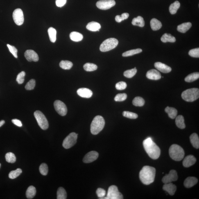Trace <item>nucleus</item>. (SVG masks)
Returning <instances> with one entry per match:
<instances>
[{
  "label": "nucleus",
  "instance_id": "nucleus-1",
  "mask_svg": "<svg viewBox=\"0 0 199 199\" xmlns=\"http://www.w3.org/2000/svg\"><path fill=\"white\" fill-rule=\"evenodd\" d=\"M143 146L147 153L151 159H157L160 155V150L151 138H148L143 142Z\"/></svg>",
  "mask_w": 199,
  "mask_h": 199
},
{
  "label": "nucleus",
  "instance_id": "nucleus-2",
  "mask_svg": "<svg viewBox=\"0 0 199 199\" xmlns=\"http://www.w3.org/2000/svg\"><path fill=\"white\" fill-rule=\"evenodd\" d=\"M156 170L155 168L150 166H145L140 171L139 178L144 184L148 185L155 180Z\"/></svg>",
  "mask_w": 199,
  "mask_h": 199
},
{
  "label": "nucleus",
  "instance_id": "nucleus-3",
  "mask_svg": "<svg viewBox=\"0 0 199 199\" xmlns=\"http://www.w3.org/2000/svg\"><path fill=\"white\" fill-rule=\"evenodd\" d=\"M105 122L104 118L100 116H96L93 120L90 125V131L94 135H97L103 130Z\"/></svg>",
  "mask_w": 199,
  "mask_h": 199
},
{
  "label": "nucleus",
  "instance_id": "nucleus-4",
  "mask_svg": "<svg viewBox=\"0 0 199 199\" xmlns=\"http://www.w3.org/2000/svg\"><path fill=\"white\" fill-rule=\"evenodd\" d=\"M169 153L170 157L176 161L182 160L184 157L185 152L183 149L179 145L173 144L170 147Z\"/></svg>",
  "mask_w": 199,
  "mask_h": 199
},
{
  "label": "nucleus",
  "instance_id": "nucleus-5",
  "mask_svg": "<svg viewBox=\"0 0 199 199\" xmlns=\"http://www.w3.org/2000/svg\"><path fill=\"white\" fill-rule=\"evenodd\" d=\"M182 97L186 101H194L199 98V90L196 88L186 90L182 93Z\"/></svg>",
  "mask_w": 199,
  "mask_h": 199
},
{
  "label": "nucleus",
  "instance_id": "nucleus-6",
  "mask_svg": "<svg viewBox=\"0 0 199 199\" xmlns=\"http://www.w3.org/2000/svg\"><path fill=\"white\" fill-rule=\"evenodd\" d=\"M118 41L115 38L105 39L100 45V50L103 52H107L115 48L117 46Z\"/></svg>",
  "mask_w": 199,
  "mask_h": 199
},
{
  "label": "nucleus",
  "instance_id": "nucleus-7",
  "mask_svg": "<svg viewBox=\"0 0 199 199\" xmlns=\"http://www.w3.org/2000/svg\"><path fill=\"white\" fill-rule=\"evenodd\" d=\"M36 120L39 127L43 130H46L49 127L47 119L42 113L39 111H36L34 113Z\"/></svg>",
  "mask_w": 199,
  "mask_h": 199
},
{
  "label": "nucleus",
  "instance_id": "nucleus-8",
  "mask_svg": "<svg viewBox=\"0 0 199 199\" xmlns=\"http://www.w3.org/2000/svg\"><path fill=\"white\" fill-rule=\"evenodd\" d=\"M122 199L123 196L122 193L118 191L116 186L112 185L109 187L107 196L102 199Z\"/></svg>",
  "mask_w": 199,
  "mask_h": 199
},
{
  "label": "nucleus",
  "instance_id": "nucleus-9",
  "mask_svg": "<svg viewBox=\"0 0 199 199\" xmlns=\"http://www.w3.org/2000/svg\"><path fill=\"white\" fill-rule=\"evenodd\" d=\"M78 134L72 132L64 139L62 143L63 146L66 149L70 148L76 144Z\"/></svg>",
  "mask_w": 199,
  "mask_h": 199
},
{
  "label": "nucleus",
  "instance_id": "nucleus-10",
  "mask_svg": "<svg viewBox=\"0 0 199 199\" xmlns=\"http://www.w3.org/2000/svg\"><path fill=\"white\" fill-rule=\"evenodd\" d=\"M114 0H100L96 3V6L98 9L106 10L112 8L116 5Z\"/></svg>",
  "mask_w": 199,
  "mask_h": 199
},
{
  "label": "nucleus",
  "instance_id": "nucleus-11",
  "mask_svg": "<svg viewBox=\"0 0 199 199\" xmlns=\"http://www.w3.org/2000/svg\"><path fill=\"white\" fill-rule=\"evenodd\" d=\"M13 18L15 23L18 26H21L24 21V17L23 12L20 9H17L14 11Z\"/></svg>",
  "mask_w": 199,
  "mask_h": 199
},
{
  "label": "nucleus",
  "instance_id": "nucleus-12",
  "mask_svg": "<svg viewBox=\"0 0 199 199\" xmlns=\"http://www.w3.org/2000/svg\"><path fill=\"white\" fill-rule=\"evenodd\" d=\"M54 106L55 110L60 115L64 116L67 114V107L65 104L60 100H56L54 103Z\"/></svg>",
  "mask_w": 199,
  "mask_h": 199
},
{
  "label": "nucleus",
  "instance_id": "nucleus-13",
  "mask_svg": "<svg viewBox=\"0 0 199 199\" xmlns=\"http://www.w3.org/2000/svg\"><path fill=\"white\" fill-rule=\"evenodd\" d=\"M178 178L177 171L175 170H170L168 174L166 175L163 177L162 181L164 184H167L177 181Z\"/></svg>",
  "mask_w": 199,
  "mask_h": 199
},
{
  "label": "nucleus",
  "instance_id": "nucleus-14",
  "mask_svg": "<svg viewBox=\"0 0 199 199\" xmlns=\"http://www.w3.org/2000/svg\"><path fill=\"white\" fill-rule=\"evenodd\" d=\"M24 56L26 60L29 62H37L39 60L38 55L33 50H27L25 52Z\"/></svg>",
  "mask_w": 199,
  "mask_h": 199
},
{
  "label": "nucleus",
  "instance_id": "nucleus-15",
  "mask_svg": "<svg viewBox=\"0 0 199 199\" xmlns=\"http://www.w3.org/2000/svg\"><path fill=\"white\" fill-rule=\"evenodd\" d=\"M98 152L94 151L90 152L86 154L83 159V162L86 164L94 162L98 158Z\"/></svg>",
  "mask_w": 199,
  "mask_h": 199
},
{
  "label": "nucleus",
  "instance_id": "nucleus-16",
  "mask_svg": "<svg viewBox=\"0 0 199 199\" xmlns=\"http://www.w3.org/2000/svg\"><path fill=\"white\" fill-rule=\"evenodd\" d=\"M146 76L149 79L158 80L161 79V75L160 72L157 70L152 69L147 72Z\"/></svg>",
  "mask_w": 199,
  "mask_h": 199
},
{
  "label": "nucleus",
  "instance_id": "nucleus-17",
  "mask_svg": "<svg viewBox=\"0 0 199 199\" xmlns=\"http://www.w3.org/2000/svg\"><path fill=\"white\" fill-rule=\"evenodd\" d=\"M77 94L82 98H90L93 95L92 91L86 88H81L77 91Z\"/></svg>",
  "mask_w": 199,
  "mask_h": 199
},
{
  "label": "nucleus",
  "instance_id": "nucleus-18",
  "mask_svg": "<svg viewBox=\"0 0 199 199\" xmlns=\"http://www.w3.org/2000/svg\"><path fill=\"white\" fill-rule=\"evenodd\" d=\"M154 66L158 70L164 73H169L171 71V68L169 66L160 62L155 63Z\"/></svg>",
  "mask_w": 199,
  "mask_h": 199
},
{
  "label": "nucleus",
  "instance_id": "nucleus-19",
  "mask_svg": "<svg viewBox=\"0 0 199 199\" xmlns=\"http://www.w3.org/2000/svg\"><path fill=\"white\" fill-rule=\"evenodd\" d=\"M197 159L194 156L190 155L187 156L183 161V165L185 168H189L196 163Z\"/></svg>",
  "mask_w": 199,
  "mask_h": 199
},
{
  "label": "nucleus",
  "instance_id": "nucleus-20",
  "mask_svg": "<svg viewBox=\"0 0 199 199\" xmlns=\"http://www.w3.org/2000/svg\"><path fill=\"white\" fill-rule=\"evenodd\" d=\"M163 189L165 191L167 192L170 195H173L177 190L176 186L171 182L164 184L163 186Z\"/></svg>",
  "mask_w": 199,
  "mask_h": 199
},
{
  "label": "nucleus",
  "instance_id": "nucleus-21",
  "mask_svg": "<svg viewBox=\"0 0 199 199\" xmlns=\"http://www.w3.org/2000/svg\"><path fill=\"white\" fill-rule=\"evenodd\" d=\"M198 182V179L196 177H187L184 181V184L186 188H190L196 184Z\"/></svg>",
  "mask_w": 199,
  "mask_h": 199
},
{
  "label": "nucleus",
  "instance_id": "nucleus-22",
  "mask_svg": "<svg viewBox=\"0 0 199 199\" xmlns=\"http://www.w3.org/2000/svg\"><path fill=\"white\" fill-rule=\"evenodd\" d=\"M101 28V25L99 23L95 21L89 23L87 26V29L91 31H99Z\"/></svg>",
  "mask_w": 199,
  "mask_h": 199
},
{
  "label": "nucleus",
  "instance_id": "nucleus-23",
  "mask_svg": "<svg viewBox=\"0 0 199 199\" xmlns=\"http://www.w3.org/2000/svg\"><path fill=\"white\" fill-rule=\"evenodd\" d=\"M192 24L190 22L184 23L179 25L177 30L182 33H185L191 27Z\"/></svg>",
  "mask_w": 199,
  "mask_h": 199
},
{
  "label": "nucleus",
  "instance_id": "nucleus-24",
  "mask_svg": "<svg viewBox=\"0 0 199 199\" xmlns=\"http://www.w3.org/2000/svg\"><path fill=\"white\" fill-rule=\"evenodd\" d=\"M150 26L153 31H157L160 29L162 27V23L157 19H152L150 22Z\"/></svg>",
  "mask_w": 199,
  "mask_h": 199
},
{
  "label": "nucleus",
  "instance_id": "nucleus-25",
  "mask_svg": "<svg viewBox=\"0 0 199 199\" xmlns=\"http://www.w3.org/2000/svg\"><path fill=\"white\" fill-rule=\"evenodd\" d=\"M190 140L192 145L193 147L199 149V137L196 133H193L190 137Z\"/></svg>",
  "mask_w": 199,
  "mask_h": 199
},
{
  "label": "nucleus",
  "instance_id": "nucleus-26",
  "mask_svg": "<svg viewBox=\"0 0 199 199\" xmlns=\"http://www.w3.org/2000/svg\"><path fill=\"white\" fill-rule=\"evenodd\" d=\"M70 38L72 40L75 42H80L83 39V35L78 32L73 31L70 34Z\"/></svg>",
  "mask_w": 199,
  "mask_h": 199
},
{
  "label": "nucleus",
  "instance_id": "nucleus-27",
  "mask_svg": "<svg viewBox=\"0 0 199 199\" xmlns=\"http://www.w3.org/2000/svg\"><path fill=\"white\" fill-rule=\"evenodd\" d=\"M132 24L134 26H137L142 28L144 26L145 23L143 18L141 16H138L137 17L134 18L133 19Z\"/></svg>",
  "mask_w": 199,
  "mask_h": 199
},
{
  "label": "nucleus",
  "instance_id": "nucleus-28",
  "mask_svg": "<svg viewBox=\"0 0 199 199\" xmlns=\"http://www.w3.org/2000/svg\"><path fill=\"white\" fill-rule=\"evenodd\" d=\"M165 111L167 113L169 117L171 119H175L176 118L177 114V111L175 108L168 106L165 109Z\"/></svg>",
  "mask_w": 199,
  "mask_h": 199
},
{
  "label": "nucleus",
  "instance_id": "nucleus-29",
  "mask_svg": "<svg viewBox=\"0 0 199 199\" xmlns=\"http://www.w3.org/2000/svg\"><path fill=\"white\" fill-rule=\"evenodd\" d=\"M161 40L164 42H174L176 41V39L170 34L165 33L161 37Z\"/></svg>",
  "mask_w": 199,
  "mask_h": 199
},
{
  "label": "nucleus",
  "instance_id": "nucleus-30",
  "mask_svg": "<svg viewBox=\"0 0 199 199\" xmlns=\"http://www.w3.org/2000/svg\"><path fill=\"white\" fill-rule=\"evenodd\" d=\"M175 123L177 126L179 128L183 129L186 128V125L184 123V119L183 116L179 115L176 116L175 119Z\"/></svg>",
  "mask_w": 199,
  "mask_h": 199
},
{
  "label": "nucleus",
  "instance_id": "nucleus-31",
  "mask_svg": "<svg viewBox=\"0 0 199 199\" xmlns=\"http://www.w3.org/2000/svg\"><path fill=\"white\" fill-rule=\"evenodd\" d=\"M36 193V190L33 186H30L28 187L26 192V196L28 199H32L35 196Z\"/></svg>",
  "mask_w": 199,
  "mask_h": 199
},
{
  "label": "nucleus",
  "instance_id": "nucleus-32",
  "mask_svg": "<svg viewBox=\"0 0 199 199\" xmlns=\"http://www.w3.org/2000/svg\"><path fill=\"white\" fill-rule=\"evenodd\" d=\"M48 32L50 41L52 42H55L56 40V30L54 28L51 27L48 28Z\"/></svg>",
  "mask_w": 199,
  "mask_h": 199
},
{
  "label": "nucleus",
  "instance_id": "nucleus-33",
  "mask_svg": "<svg viewBox=\"0 0 199 199\" xmlns=\"http://www.w3.org/2000/svg\"><path fill=\"white\" fill-rule=\"evenodd\" d=\"M180 6V3L178 1H175L174 3H172L170 5L169 8L170 13L172 15L176 13Z\"/></svg>",
  "mask_w": 199,
  "mask_h": 199
},
{
  "label": "nucleus",
  "instance_id": "nucleus-34",
  "mask_svg": "<svg viewBox=\"0 0 199 199\" xmlns=\"http://www.w3.org/2000/svg\"><path fill=\"white\" fill-rule=\"evenodd\" d=\"M199 78V73L194 72L188 75L185 79V80L187 82H192L198 79Z\"/></svg>",
  "mask_w": 199,
  "mask_h": 199
},
{
  "label": "nucleus",
  "instance_id": "nucleus-35",
  "mask_svg": "<svg viewBox=\"0 0 199 199\" xmlns=\"http://www.w3.org/2000/svg\"><path fill=\"white\" fill-rule=\"evenodd\" d=\"M72 62L68 61H62L60 63V66L62 69L64 70L70 69L72 67Z\"/></svg>",
  "mask_w": 199,
  "mask_h": 199
},
{
  "label": "nucleus",
  "instance_id": "nucleus-36",
  "mask_svg": "<svg viewBox=\"0 0 199 199\" xmlns=\"http://www.w3.org/2000/svg\"><path fill=\"white\" fill-rule=\"evenodd\" d=\"M142 51V50L140 48H138V49L129 50V51L125 52V53H123L122 55L123 57L131 56L132 55L141 53Z\"/></svg>",
  "mask_w": 199,
  "mask_h": 199
},
{
  "label": "nucleus",
  "instance_id": "nucleus-37",
  "mask_svg": "<svg viewBox=\"0 0 199 199\" xmlns=\"http://www.w3.org/2000/svg\"><path fill=\"white\" fill-rule=\"evenodd\" d=\"M67 198V193L63 188L60 187L57 192V199H66Z\"/></svg>",
  "mask_w": 199,
  "mask_h": 199
},
{
  "label": "nucleus",
  "instance_id": "nucleus-38",
  "mask_svg": "<svg viewBox=\"0 0 199 199\" xmlns=\"http://www.w3.org/2000/svg\"><path fill=\"white\" fill-rule=\"evenodd\" d=\"M145 100L140 97H137L133 100L132 104L134 105L137 107L143 106L145 104Z\"/></svg>",
  "mask_w": 199,
  "mask_h": 199
},
{
  "label": "nucleus",
  "instance_id": "nucleus-39",
  "mask_svg": "<svg viewBox=\"0 0 199 199\" xmlns=\"http://www.w3.org/2000/svg\"><path fill=\"white\" fill-rule=\"evenodd\" d=\"M84 69L87 72H91L96 70L98 69V66L94 64L87 63L83 66Z\"/></svg>",
  "mask_w": 199,
  "mask_h": 199
},
{
  "label": "nucleus",
  "instance_id": "nucleus-40",
  "mask_svg": "<svg viewBox=\"0 0 199 199\" xmlns=\"http://www.w3.org/2000/svg\"><path fill=\"white\" fill-rule=\"evenodd\" d=\"M22 171L20 168H17V170H13L10 172L9 175V177L10 179H14L19 176L22 173Z\"/></svg>",
  "mask_w": 199,
  "mask_h": 199
},
{
  "label": "nucleus",
  "instance_id": "nucleus-41",
  "mask_svg": "<svg viewBox=\"0 0 199 199\" xmlns=\"http://www.w3.org/2000/svg\"><path fill=\"white\" fill-rule=\"evenodd\" d=\"M137 72V69H136V68L135 67L134 69L128 70L125 71L123 73V75L127 78H131L135 76Z\"/></svg>",
  "mask_w": 199,
  "mask_h": 199
},
{
  "label": "nucleus",
  "instance_id": "nucleus-42",
  "mask_svg": "<svg viewBox=\"0 0 199 199\" xmlns=\"http://www.w3.org/2000/svg\"><path fill=\"white\" fill-rule=\"evenodd\" d=\"M5 159L7 162L9 163H14L16 161V157L14 154L12 152H9L5 155Z\"/></svg>",
  "mask_w": 199,
  "mask_h": 199
},
{
  "label": "nucleus",
  "instance_id": "nucleus-43",
  "mask_svg": "<svg viewBox=\"0 0 199 199\" xmlns=\"http://www.w3.org/2000/svg\"><path fill=\"white\" fill-rule=\"evenodd\" d=\"M123 115L125 117L130 119H135L138 117V115L137 114L128 111H124L123 112Z\"/></svg>",
  "mask_w": 199,
  "mask_h": 199
},
{
  "label": "nucleus",
  "instance_id": "nucleus-44",
  "mask_svg": "<svg viewBox=\"0 0 199 199\" xmlns=\"http://www.w3.org/2000/svg\"><path fill=\"white\" fill-rule=\"evenodd\" d=\"M39 171H40L41 174L44 175H47L48 168V167L46 164H41L39 168Z\"/></svg>",
  "mask_w": 199,
  "mask_h": 199
},
{
  "label": "nucleus",
  "instance_id": "nucleus-45",
  "mask_svg": "<svg viewBox=\"0 0 199 199\" xmlns=\"http://www.w3.org/2000/svg\"><path fill=\"white\" fill-rule=\"evenodd\" d=\"M35 79H32L26 84L25 86V89L27 90H33L35 88Z\"/></svg>",
  "mask_w": 199,
  "mask_h": 199
},
{
  "label": "nucleus",
  "instance_id": "nucleus-46",
  "mask_svg": "<svg viewBox=\"0 0 199 199\" xmlns=\"http://www.w3.org/2000/svg\"><path fill=\"white\" fill-rule=\"evenodd\" d=\"M127 96L126 94H118L114 98L115 101H123L127 98Z\"/></svg>",
  "mask_w": 199,
  "mask_h": 199
},
{
  "label": "nucleus",
  "instance_id": "nucleus-47",
  "mask_svg": "<svg viewBox=\"0 0 199 199\" xmlns=\"http://www.w3.org/2000/svg\"><path fill=\"white\" fill-rule=\"evenodd\" d=\"M26 75V73L24 71H22L18 75L17 81L19 84H21L23 83L24 81V77Z\"/></svg>",
  "mask_w": 199,
  "mask_h": 199
},
{
  "label": "nucleus",
  "instance_id": "nucleus-48",
  "mask_svg": "<svg viewBox=\"0 0 199 199\" xmlns=\"http://www.w3.org/2000/svg\"><path fill=\"white\" fill-rule=\"evenodd\" d=\"M189 54L191 57H194V58H199V48H197L190 50Z\"/></svg>",
  "mask_w": 199,
  "mask_h": 199
},
{
  "label": "nucleus",
  "instance_id": "nucleus-49",
  "mask_svg": "<svg viewBox=\"0 0 199 199\" xmlns=\"http://www.w3.org/2000/svg\"><path fill=\"white\" fill-rule=\"evenodd\" d=\"M127 84L124 82H120L116 84V87L118 90H123L126 88Z\"/></svg>",
  "mask_w": 199,
  "mask_h": 199
},
{
  "label": "nucleus",
  "instance_id": "nucleus-50",
  "mask_svg": "<svg viewBox=\"0 0 199 199\" xmlns=\"http://www.w3.org/2000/svg\"><path fill=\"white\" fill-rule=\"evenodd\" d=\"M7 46L9 48V50L10 52L13 55L14 57H15V58H17V50L15 46H12L10 45L9 44H7Z\"/></svg>",
  "mask_w": 199,
  "mask_h": 199
},
{
  "label": "nucleus",
  "instance_id": "nucleus-51",
  "mask_svg": "<svg viewBox=\"0 0 199 199\" xmlns=\"http://www.w3.org/2000/svg\"><path fill=\"white\" fill-rule=\"evenodd\" d=\"M96 193L98 198L102 199L105 197L106 195V191L101 188H98L97 190Z\"/></svg>",
  "mask_w": 199,
  "mask_h": 199
},
{
  "label": "nucleus",
  "instance_id": "nucleus-52",
  "mask_svg": "<svg viewBox=\"0 0 199 199\" xmlns=\"http://www.w3.org/2000/svg\"><path fill=\"white\" fill-rule=\"evenodd\" d=\"M67 0H56V5L57 6L61 7L66 4Z\"/></svg>",
  "mask_w": 199,
  "mask_h": 199
},
{
  "label": "nucleus",
  "instance_id": "nucleus-53",
  "mask_svg": "<svg viewBox=\"0 0 199 199\" xmlns=\"http://www.w3.org/2000/svg\"><path fill=\"white\" fill-rule=\"evenodd\" d=\"M12 122L18 127H21L22 126V123L20 120L17 119H13L12 120Z\"/></svg>",
  "mask_w": 199,
  "mask_h": 199
},
{
  "label": "nucleus",
  "instance_id": "nucleus-54",
  "mask_svg": "<svg viewBox=\"0 0 199 199\" xmlns=\"http://www.w3.org/2000/svg\"><path fill=\"white\" fill-rule=\"evenodd\" d=\"M121 16V18L122 20V21L124 20L127 19L129 17V14L127 13H123L122 14Z\"/></svg>",
  "mask_w": 199,
  "mask_h": 199
},
{
  "label": "nucleus",
  "instance_id": "nucleus-55",
  "mask_svg": "<svg viewBox=\"0 0 199 199\" xmlns=\"http://www.w3.org/2000/svg\"><path fill=\"white\" fill-rule=\"evenodd\" d=\"M116 21L118 23H120L122 21L121 18V16L120 15L116 16L115 18Z\"/></svg>",
  "mask_w": 199,
  "mask_h": 199
},
{
  "label": "nucleus",
  "instance_id": "nucleus-56",
  "mask_svg": "<svg viewBox=\"0 0 199 199\" xmlns=\"http://www.w3.org/2000/svg\"><path fill=\"white\" fill-rule=\"evenodd\" d=\"M5 121L4 120H1L0 121V127L2 126L4 124Z\"/></svg>",
  "mask_w": 199,
  "mask_h": 199
},
{
  "label": "nucleus",
  "instance_id": "nucleus-57",
  "mask_svg": "<svg viewBox=\"0 0 199 199\" xmlns=\"http://www.w3.org/2000/svg\"><path fill=\"white\" fill-rule=\"evenodd\" d=\"M1 164H0V168H1Z\"/></svg>",
  "mask_w": 199,
  "mask_h": 199
}]
</instances>
